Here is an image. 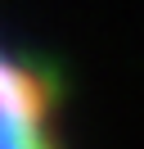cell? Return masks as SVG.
Returning <instances> with one entry per match:
<instances>
[{
    "label": "cell",
    "instance_id": "cell-1",
    "mask_svg": "<svg viewBox=\"0 0 144 149\" xmlns=\"http://www.w3.org/2000/svg\"><path fill=\"white\" fill-rule=\"evenodd\" d=\"M0 149H68L59 91L41 63L0 36Z\"/></svg>",
    "mask_w": 144,
    "mask_h": 149
}]
</instances>
